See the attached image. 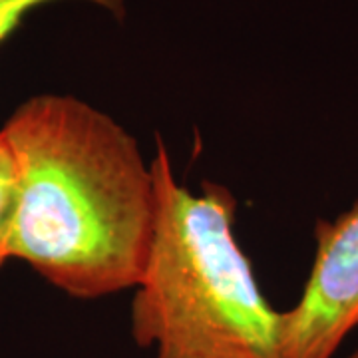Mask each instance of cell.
I'll use <instances>...</instances> for the list:
<instances>
[{"label":"cell","mask_w":358,"mask_h":358,"mask_svg":"<svg viewBox=\"0 0 358 358\" xmlns=\"http://www.w3.org/2000/svg\"><path fill=\"white\" fill-rule=\"evenodd\" d=\"M0 129L20 167L10 259L74 299L136 289L157 221L138 140L72 94L30 96Z\"/></svg>","instance_id":"1"},{"label":"cell","mask_w":358,"mask_h":358,"mask_svg":"<svg viewBox=\"0 0 358 358\" xmlns=\"http://www.w3.org/2000/svg\"><path fill=\"white\" fill-rule=\"evenodd\" d=\"M152 169L157 221L131 301L134 341L155 358H285L282 313L237 243L233 193L217 183L189 192L162 140Z\"/></svg>","instance_id":"2"},{"label":"cell","mask_w":358,"mask_h":358,"mask_svg":"<svg viewBox=\"0 0 358 358\" xmlns=\"http://www.w3.org/2000/svg\"><path fill=\"white\" fill-rule=\"evenodd\" d=\"M358 329V205L317 225L305 291L282 313V357L333 358Z\"/></svg>","instance_id":"3"},{"label":"cell","mask_w":358,"mask_h":358,"mask_svg":"<svg viewBox=\"0 0 358 358\" xmlns=\"http://www.w3.org/2000/svg\"><path fill=\"white\" fill-rule=\"evenodd\" d=\"M20 167L10 141L0 129V268L10 259L14 219L18 209Z\"/></svg>","instance_id":"4"},{"label":"cell","mask_w":358,"mask_h":358,"mask_svg":"<svg viewBox=\"0 0 358 358\" xmlns=\"http://www.w3.org/2000/svg\"><path fill=\"white\" fill-rule=\"evenodd\" d=\"M52 2H68V0H0V42L13 36L14 30L22 24L26 14ZM72 2L92 4L100 10L112 14L117 20L126 16V0H72Z\"/></svg>","instance_id":"5"},{"label":"cell","mask_w":358,"mask_h":358,"mask_svg":"<svg viewBox=\"0 0 358 358\" xmlns=\"http://www.w3.org/2000/svg\"><path fill=\"white\" fill-rule=\"evenodd\" d=\"M355 358H358V355H357V357H355Z\"/></svg>","instance_id":"6"}]
</instances>
